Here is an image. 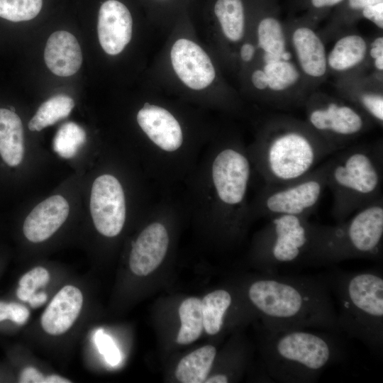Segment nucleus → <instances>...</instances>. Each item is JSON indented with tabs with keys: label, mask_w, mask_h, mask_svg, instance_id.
<instances>
[{
	"label": "nucleus",
	"mask_w": 383,
	"mask_h": 383,
	"mask_svg": "<svg viewBox=\"0 0 383 383\" xmlns=\"http://www.w3.org/2000/svg\"><path fill=\"white\" fill-rule=\"evenodd\" d=\"M247 297L269 330L311 328L343 333L326 274H265L248 284Z\"/></svg>",
	"instance_id": "obj_1"
},
{
	"label": "nucleus",
	"mask_w": 383,
	"mask_h": 383,
	"mask_svg": "<svg viewBox=\"0 0 383 383\" xmlns=\"http://www.w3.org/2000/svg\"><path fill=\"white\" fill-rule=\"evenodd\" d=\"M262 329L261 352L274 382H316L326 369L346 356L341 334L311 328Z\"/></svg>",
	"instance_id": "obj_2"
},
{
	"label": "nucleus",
	"mask_w": 383,
	"mask_h": 383,
	"mask_svg": "<svg viewBox=\"0 0 383 383\" xmlns=\"http://www.w3.org/2000/svg\"><path fill=\"white\" fill-rule=\"evenodd\" d=\"M336 299L342 333L361 341L379 357L383 353V276L379 270L326 274Z\"/></svg>",
	"instance_id": "obj_3"
},
{
	"label": "nucleus",
	"mask_w": 383,
	"mask_h": 383,
	"mask_svg": "<svg viewBox=\"0 0 383 383\" xmlns=\"http://www.w3.org/2000/svg\"><path fill=\"white\" fill-rule=\"evenodd\" d=\"M383 247V198L335 225L313 223L305 264L328 265L350 259L380 260Z\"/></svg>",
	"instance_id": "obj_4"
},
{
	"label": "nucleus",
	"mask_w": 383,
	"mask_h": 383,
	"mask_svg": "<svg viewBox=\"0 0 383 383\" xmlns=\"http://www.w3.org/2000/svg\"><path fill=\"white\" fill-rule=\"evenodd\" d=\"M382 145L340 150L330 158L327 188L333 196L331 215L336 222L382 197Z\"/></svg>",
	"instance_id": "obj_5"
},
{
	"label": "nucleus",
	"mask_w": 383,
	"mask_h": 383,
	"mask_svg": "<svg viewBox=\"0 0 383 383\" xmlns=\"http://www.w3.org/2000/svg\"><path fill=\"white\" fill-rule=\"evenodd\" d=\"M337 151L317 133L295 126H272L254 152L266 184H283L305 176Z\"/></svg>",
	"instance_id": "obj_6"
},
{
	"label": "nucleus",
	"mask_w": 383,
	"mask_h": 383,
	"mask_svg": "<svg viewBox=\"0 0 383 383\" xmlns=\"http://www.w3.org/2000/svg\"><path fill=\"white\" fill-rule=\"evenodd\" d=\"M313 235L309 218L282 215L270 218L256 245V257L265 274H278L289 265H304Z\"/></svg>",
	"instance_id": "obj_7"
},
{
	"label": "nucleus",
	"mask_w": 383,
	"mask_h": 383,
	"mask_svg": "<svg viewBox=\"0 0 383 383\" xmlns=\"http://www.w3.org/2000/svg\"><path fill=\"white\" fill-rule=\"evenodd\" d=\"M330 159L295 181L266 184L254 209L269 218L282 215L309 218L316 211L327 188Z\"/></svg>",
	"instance_id": "obj_8"
},
{
	"label": "nucleus",
	"mask_w": 383,
	"mask_h": 383,
	"mask_svg": "<svg viewBox=\"0 0 383 383\" xmlns=\"http://www.w3.org/2000/svg\"><path fill=\"white\" fill-rule=\"evenodd\" d=\"M211 173L220 201L230 210H242L250 176L247 156L236 148H226L216 156Z\"/></svg>",
	"instance_id": "obj_9"
},
{
	"label": "nucleus",
	"mask_w": 383,
	"mask_h": 383,
	"mask_svg": "<svg viewBox=\"0 0 383 383\" xmlns=\"http://www.w3.org/2000/svg\"><path fill=\"white\" fill-rule=\"evenodd\" d=\"M126 201L122 186L111 174H103L94 182L90 212L96 230L106 237L121 231L126 220Z\"/></svg>",
	"instance_id": "obj_10"
},
{
	"label": "nucleus",
	"mask_w": 383,
	"mask_h": 383,
	"mask_svg": "<svg viewBox=\"0 0 383 383\" xmlns=\"http://www.w3.org/2000/svg\"><path fill=\"white\" fill-rule=\"evenodd\" d=\"M309 121L317 134L337 152L365 128V121L357 110L335 102L311 109Z\"/></svg>",
	"instance_id": "obj_11"
},
{
	"label": "nucleus",
	"mask_w": 383,
	"mask_h": 383,
	"mask_svg": "<svg viewBox=\"0 0 383 383\" xmlns=\"http://www.w3.org/2000/svg\"><path fill=\"white\" fill-rule=\"evenodd\" d=\"M170 61L176 75L192 89L202 90L215 79L211 58L199 45L188 38H179L173 43Z\"/></svg>",
	"instance_id": "obj_12"
},
{
	"label": "nucleus",
	"mask_w": 383,
	"mask_h": 383,
	"mask_svg": "<svg viewBox=\"0 0 383 383\" xmlns=\"http://www.w3.org/2000/svg\"><path fill=\"white\" fill-rule=\"evenodd\" d=\"M133 20L128 7L119 0H106L99 10L98 37L103 50L109 55L121 52L129 43Z\"/></svg>",
	"instance_id": "obj_13"
},
{
	"label": "nucleus",
	"mask_w": 383,
	"mask_h": 383,
	"mask_svg": "<svg viewBox=\"0 0 383 383\" xmlns=\"http://www.w3.org/2000/svg\"><path fill=\"white\" fill-rule=\"evenodd\" d=\"M169 245L165 227L155 222L147 226L133 245L129 257L130 269L138 276H147L164 260Z\"/></svg>",
	"instance_id": "obj_14"
},
{
	"label": "nucleus",
	"mask_w": 383,
	"mask_h": 383,
	"mask_svg": "<svg viewBox=\"0 0 383 383\" xmlns=\"http://www.w3.org/2000/svg\"><path fill=\"white\" fill-rule=\"evenodd\" d=\"M137 122L147 136L162 150L173 152L182 145L181 126L167 109L145 103L137 113Z\"/></svg>",
	"instance_id": "obj_15"
},
{
	"label": "nucleus",
	"mask_w": 383,
	"mask_h": 383,
	"mask_svg": "<svg viewBox=\"0 0 383 383\" xmlns=\"http://www.w3.org/2000/svg\"><path fill=\"white\" fill-rule=\"evenodd\" d=\"M70 212L67 200L55 195L38 204L26 218L23 233L32 243H40L51 237L66 221Z\"/></svg>",
	"instance_id": "obj_16"
},
{
	"label": "nucleus",
	"mask_w": 383,
	"mask_h": 383,
	"mask_svg": "<svg viewBox=\"0 0 383 383\" xmlns=\"http://www.w3.org/2000/svg\"><path fill=\"white\" fill-rule=\"evenodd\" d=\"M82 304L81 291L72 285L65 286L55 294L42 314L43 329L52 335L65 333L77 320Z\"/></svg>",
	"instance_id": "obj_17"
},
{
	"label": "nucleus",
	"mask_w": 383,
	"mask_h": 383,
	"mask_svg": "<svg viewBox=\"0 0 383 383\" xmlns=\"http://www.w3.org/2000/svg\"><path fill=\"white\" fill-rule=\"evenodd\" d=\"M47 67L55 74L69 77L81 67L82 55L80 46L70 33L59 30L48 38L44 51Z\"/></svg>",
	"instance_id": "obj_18"
},
{
	"label": "nucleus",
	"mask_w": 383,
	"mask_h": 383,
	"mask_svg": "<svg viewBox=\"0 0 383 383\" xmlns=\"http://www.w3.org/2000/svg\"><path fill=\"white\" fill-rule=\"evenodd\" d=\"M292 40L304 72L314 77L323 76L326 71L327 59L319 37L311 29L301 27L294 30Z\"/></svg>",
	"instance_id": "obj_19"
},
{
	"label": "nucleus",
	"mask_w": 383,
	"mask_h": 383,
	"mask_svg": "<svg viewBox=\"0 0 383 383\" xmlns=\"http://www.w3.org/2000/svg\"><path fill=\"white\" fill-rule=\"evenodd\" d=\"M0 155L11 167L18 165L24 155L21 120L14 111L6 109H0Z\"/></svg>",
	"instance_id": "obj_20"
},
{
	"label": "nucleus",
	"mask_w": 383,
	"mask_h": 383,
	"mask_svg": "<svg viewBox=\"0 0 383 383\" xmlns=\"http://www.w3.org/2000/svg\"><path fill=\"white\" fill-rule=\"evenodd\" d=\"M216 355L214 346L199 348L184 357L178 363L175 377L182 383H202L206 379Z\"/></svg>",
	"instance_id": "obj_21"
},
{
	"label": "nucleus",
	"mask_w": 383,
	"mask_h": 383,
	"mask_svg": "<svg viewBox=\"0 0 383 383\" xmlns=\"http://www.w3.org/2000/svg\"><path fill=\"white\" fill-rule=\"evenodd\" d=\"M212 11L226 38L237 42L243 38L245 9L242 0H214Z\"/></svg>",
	"instance_id": "obj_22"
},
{
	"label": "nucleus",
	"mask_w": 383,
	"mask_h": 383,
	"mask_svg": "<svg viewBox=\"0 0 383 383\" xmlns=\"http://www.w3.org/2000/svg\"><path fill=\"white\" fill-rule=\"evenodd\" d=\"M367 45L362 37L347 35L335 43L328 55L327 62L335 70H348L364 60Z\"/></svg>",
	"instance_id": "obj_23"
},
{
	"label": "nucleus",
	"mask_w": 383,
	"mask_h": 383,
	"mask_svg": "<svg viewBox=\"0 0 383 383\" xmlns=\"http://www.w3.org/2000/svg\"><path fill=\"white\" fill-rule=\"evenodd\" d=\"M233 301L231 293L226 289L214 290L203 298L201 308L204 328L209 335H216L221 331Z\"/></svg>",
	"instance_id": "obj_24"
},
{
	"label": "nucleus",
	"mask_w": 383,
	"mask_h": 383,
	"mask_svg": "<svg viewBox=\"0 0 383 383\" xmlns=\"http://www.w3.org/2000/svg\"><path fill=\"white\" fill-rule=\"evenodd\" d=\"M181 326L177 343L188 345L199 338L204 328L201 300L189 297L184 300L179 308Z\"/></svg>",
	"instance_id": "obj_25"
},
{
	"label": "nucleus",
	"mask_w": 383,
	"mask_h": 383,
	"mask_svg": "<svg viewBox=\"0 0 383 383\" xmlns=\"http://www.w3.org/2000/svg\"><path fill=\"white\" fill-rule=\"evenodd\" d=\"M74 106L73 99L67 95L60 94L50 98L40 106L30 121L29 130L40 131L47 126L55 124L67 117Z\"/></svg>",
	"instance_id": "obj_26"
},
{
	"label": "nucleus",
	"mask_w": 383,
	"mask_h": 383,
	"mask_svg": "<svg viewBox=\"0 0 383 383\" xmlns=\"http://www.w3.org/2000/svg\"><path fill=\"white\" fill-rule=\"evenodd\" d=\"M86 133L74 122L61 126L53 139V150L63 158H72L86 141Z\"/></svg>",
	"instance_id": "obj_27"
},
{
	"label": "nucleus",
	"mask_w": 383,
	"mask_h": 383,
	"mask_svg": "<svg viewBox=\"0 0 383 383\" xmlns=\"http://www.w3.org/2000/svg\"><path fill=\"white\" fill-rule=\"evenodd\" d=\"M258 44L265 53L277 56L285 50V38L279 22L272 17L261 20L257 27Z\"/></svg>",
	"instance_id": "obj_28"
},
{
	"label": "nucleus",
	"mask_w": 383,
	"mask_h": 383,
	"mask_svg": "<svg viewBox=\"0 0 383 383\" xmlns=\"http://www.w3.org/2000/svg\"><path fill=\"white\" fill-rule=\"evenodd\" d=\"M264 72L267 78V87L274 91L285 90L295 84L299 77L293 64L284 60L266 63Z\"/></svg>",
	"instance_id": "obj_29"
},
{
	"label": "nucleus",
	"mask_w": 383,
	"mask_h": 383,
	"mask_svg": "<svg viewBox=\"0 0 383 383\" xmlns=\"http://www.w3.org/2000/svg\"><path fill=\"white\" fill-rule=\"evenodd\" d=\"M43 0H0V17L13 22L34 18L41 10Z\"/></svg>",
	"instance_id": "obj_30"
},
{
	"label": "nucleus",
	"mask_w": 383,
	"mask_h": 383,
	"mask_svg": "<svg viewBox=\"0 0 383 383\" xmlns=\"http://www.w3.org/2000/svg\"><path fill=\"white\" fill-rule=\"evenodd\" d=\"M49 281L50 274L46 269L43 267H34L20 279L16 295L20 300L28 301L38 288L45 286Z\"/></svg>",
	"instance_id": "obj_31"
},
{
	"label": "nucleus",
	"mask_w": 383,
	"mask_h": 383,
	"mask_svg": "<svg viewBox=\"0 0 383 383\" xmlns=\"http://www.w3.org/2000/svg\"><path fill=\"white\" fill-rule=\"evenodd\" d=\"M94 342L99 351L104 355L108 363L111 365L118 364L121 360V354L109 335L104 333L102 330H98L94 335Z\"/></svg>",
	"instance_id": "obj_32"
},
{
	"label": "nucleus",
	"mask_w": 383,
	"mask_h": 383,
	"mask_svg": "<svg viewBox=\"0 0 383 383\" xmlns=\"http://www.w3.org/2000/svg\"><path fill=\"white\" fill-rule=\"evenodd\" d=\"M29 315L28 309L22 304L0 301V321L9 319L22 325L27 321Z\"/></svg>",
	"instance_id": "obj_33"
},
{
	"label": "nucleus",
	"mask_w": 383,
	"mask_h": 383,
	"mask_svg": "<svg viewBox=\"0 0 383 383\" xmlns=\"http://www.w3.org/2000/svg\"><path fill=\"white\" fill-rule=\"evenodd\" d=\"M360 102L365 111L379 122L383 121V97L375 94H365L360 97Z\"/></svg>",
	"instance_id": "obj_34"
},
{
	"label": "nucleus",
	"mask_w": 383,
	"mask_h": 383,
	"mask_svg": "<svg viewBox=\"0 0 383 383\" xmlns=\"http://www.w3.org/2000/svg\"><path fill=\"white\" fill-rule=\"evenodd\" d=\"M362 14L379 28H383V2L365 7L362 9Z\"/></svg>",
	"instance_id": "obj_35"
},
{
	"label": "nucleus",
	"mask_w": 383,
	"mask_h": 383,
	"mask_svg": "<svg viewBox=\"0 0 383 383\" xmlns=\"http://www.w3.org/2000/svg\"><path fill=\"white\" fill-rule=\"evenodd\" d=\"M45 377L37 369L33 367L25 368L19 377L21 383H44Z\"/></svg>",
	"instance_id": "obj_36"
},
{
	"label": "nucleus",
	"mask_w": 383,
	"mask_h": 383,
	"mask_svg": "<svg viewBox=\"0 0 383 383\" xmlns=\"http://www.w3.org/2000/svg\"><path fill=\"white\" fill-rule=\"evenodd\" d=\"M251 80L254 87L259 90H263L267 87V78L264 70H255L252 74Z\"/></svg>",
	"instance_id": "obj_37"
},
{
	"label": "nucleus",
	"mask_w": 383,
	"mask_h": 383,
	"mask_svg": "<svg viewBox=\"0 0 383 383\" xmlns=\"http://www.w3.org/2000/svg\"><path fill=\"white\" fill-rule=\"evenodd\" d=\"M48 299V295L44 292L33 294L28 302L33 308H38L43 305Z\"/></svg>",
	"instance_id": "obj_38"
},
{
	"label": "nucleus",
	"mask_w": 383,
	"mask_h": 383,
	"mask_svg": "<svg viewBox=\"0 0 383 383\" xmlns=\"http://www.w3.org/2000/svg\"><path fill=\"white\" fill-rule=\"evenodd\" d=\"M255 48L250 43H245L240 48V57L244 62H250L254 57Z\"/></svg>",
	"instance_id": "obj_39"
},
{
	"label": "nucleus",
	"mask_w": 383,
	"mask_h": 383,
	"mask_svg": "<svg viewBox=\"0 0 383 383\" xmlns=\"http://www.w3.org/2000/svg\"><path fill=\"white\" fill-rule=\"evenodd\" d=\"M370 55L373 59L383 55V38L379 37L376 38L372 43L370 50Z\"/></svg>",
	"instance_id": "obj_40"
},
{
	"label": "nucleus",
	"mask_w": 383,
	"mask_h": 383,
	"mask_svg": "<svg viewBox=\"0 0 383 383\" xmlns=\"http://www.w3.org/2000/svg\"><path fill=\"white\" fill-rule=\"evenodd\" d=\"M380 2H383V0H349V5L353 9H362Z\"/></svg>",
	"instance_id": "obj_41"
},
{
	"label": "nucleus",
	"mask_w": 383,
	"mask_h": 383,
	"mask_svg": "<svg viewBox=\"0 0 383 383\" xmlns=\"http://www.w3.org/2000/svg\"><path fill=\"white\" fill-rule=\"evenodd\" d=\"M343 0H311L313 6L317 8L335 5Z\"/></svg>",
	"instance_id": "obj_42"
},
{
	"label": "nucleus",
	"mask_w": 383,
	"mask_h": 383,
	"mask_svg": "<svg viewBox=\"0 0 383 383\" xmlns=\"http://www.w3.org/2000/svg\"><path fill=\"white\" fill-rule=\"evenodd\" d=\"M206 383H227L228 382V377L223 374H217L213 376L206 378Z\"/></svg>",
	"instance_id": "obj_43"
},
{
	"label": "nucleus",
	"mask_w": 383,
	"mask_h": 383,
	"mask_svg": "<svg viewBox=\"0 0 383 383\" xmlns=\"http://www.w3.org/2000/svg\"><path fill=\"white\" fill-rule=\"evenodd\" d=\"M70 381L56 374L45 377L44 383H70Z\"/></svg>",
	"instance_id": "obj_44"
},
{
	"label": "nucleus",
	"mask_w": 383,
	"mask_h": 383,
	"mask_svg": "<svg viewBox=\"0 0 383 383\" xmlns=\"http://www.w3.org/2000/svg\"><path fill=\"white\" fill-rule=\"evenodd\" d=\"M150 4H155V5H177L179 4L177 1L179 0H150ZM181 1V0H180Z\"/></svg>",
	"instance_id": "obj_45"
},
{
	"label": "nucleus",
	"mask_w": 383,
	"mask_h": 383,
	"mask_svg": "<svg viewBox=\"0 0 383 383\" xmlns=\"http://www.w3.org/2000/svg\"><path fill=\"white\" fill-rule=\"evenodd\" d=\"M374 65L378 70H383V55L374 59Z\"/></svg>",
	"instance_id": "obj_46"
},
{
	"label": "nucleus",
	"mask_w": 383,
	"mask_h": 383,
	"mask_svg": "<svg viewBox=\"0 0 383 383\" xmlns=\"http://www.w3.org/2000/svg\"><path fill=\"white\" fill-rule=\"evenodd\" d=\"M291 58V54L289 52L284 51L281 54L282 60L288 61Z\"/></svg>",
	"instance_id": "obj_47"
}]
</instances>
